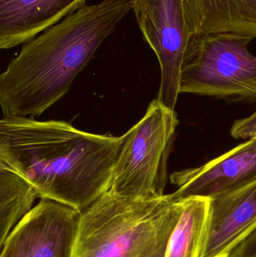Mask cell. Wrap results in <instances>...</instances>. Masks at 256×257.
Wrapping results in <instances>:
<instances>
[{"mask_svg":"<svg viewBox=\"0 0 256 257\" xmlns=\"http://www.w3.org/2000/svg\"><path fill=\"white\" fill-rule=\"evenodd\" d=\"M123 138L81 131L63 120L4 116L0 162L39 198L83 212L111 188Z\"/></svg>","mask_w":256,"mask_h":257,"instance_id":"obj_1","label":"cell"},{"mask_svg":"<svg viewBox=\"0 0 256 257\" xmlns=\"http://www.w3.org/2000/svg\"><path fill=\"white\" fill-rule=\"evenodd\" d=\"M131 9L132 0L86 5L24 44L0 75L3 115L39 117L58 102Z\"/></svg>","mask_w":256,"mask_h":257,"instance_id":"obj_2","label":"cell"},{"mask_svg":"<svg viewBox=\"0 0 256 257\" xmlns=\"http://www.w3.org/2000/svg\"><path fill=\"white\" fill-rule=\"evenodd\" d=\"M180 211L171 194L135 199L109 190L81 212L72 257H166Z\"/></svg>","mask_w":256,"mask_h":257,"instance_id":"obj_3","label":"cell"},{"mask_svg":"<svg viewBox=\"0 0 256 257\" xmlns=\"http://www.w3.org/2000/svg\"><path fill=\"white\" fill-rule=\"evenodd\" d=\"M252 39L234 33L192 36L182 67L180 93L256 105V56L247 48Z\"/></svg>","mask_w":256,"mask_h":257,"instance_id":"obj_4","label":"cell"},{"mask_svg":"<svg viewBox=\"0 0 256 257\" xmlns=\"http://www.w3.org/2000/svg\"><path fill=\"white\" fill-rule=\"evenodd\" d=\"M178 125L175 110L157 99L152 101L141 120L122 136L110 190L129 199L163 196L168 159Z\"/></svg>","mask_w":256,"mask_h":257,"instance_id":"obj_5","label":"cell"},{"mask_svg":"<svg viewBox=\"0 0 256 257\" xmlns=\"http://www.w3.org/2000/svg\"><path fill=\"white\" fill-rule=\"evenodd\" d=\"M132 5L140 30L160 66L161 82L156 99L175 110L183 60L192 37L185 0H132Z\"/></svg>","mask_w":256,"mask_h":257,"instance_id":"obj_6","label":"cell"},{"mask_svg":"<svg viewBox=\"0 0 256 257\" xmlns=\"http://www.w3.org/2000/svg\"><path fill=\"white\" fill-rule=\"evenodd\" d=\"M81 212L41 199L13 228L0 257H72Z\"/></svg>","mask_w":256,"mask_h":257,"instance_id":"obj_7","label":"cell"},{"mask_svg":"<svg viewBox=\"0 0 256 257\" xmlns=\"http://www.w3.org/2000/svg\"><path fill=\"white\" fill-rule=\"evenodd\" d=\"M256 180V137L198 167L177 171L170 181L177 187L174 199H213Z\"/></svg>","mask_w":256,"mask_h":257,"instance_id":"obj_8","label":"cell"},{"mask_svg":"<svg viewBox=\"0 0 256 257\" xmlns=\"http://www.w3.org/2000/svg\"><path fill=\"white\" fill-rule=\"evenodd\" d=\"M256 229V180L210 199L207 230L200 257H229Z\"/></svg>","mask_w":256,"mask_h":257,"instance_id":"obj_9","label":"cell"},{"mask_svg":"<svg viewBox=\"0 0 256 257\" xmlns=\"http://www.w3.org/2000/svg\"><path fill=\"white\" fill-rule=\"evenodd\" d=\"M86 0H0V48L33 40L75 13Z\"/></svg>","mask_w":256,"mask_h":257,"instance_id":"obj_10","label":"cell"},{"mask_svg":"<svg viewBox=\"0 0 256 257\" xmlns=\"http://www.w3.org/2000/svg\"><path fill=\"white\" fill-rule=\"evenodd\" d=\"M191 35L234 33L256 38V0H185Z\"/></svg>","mask_w":256,"mask_h":257,"instance_id":"obj_11","label":"cell"},{"mask_svg":"<svg viewBox=\"0 0 256 257\" xmlns=\"http://www.w3.org/2000/svg\"><path fill=\"white\" fill-rule=\"evenodd\" d=\"M179 200L181 211L170 238L166 257H200L208 223L210 199L193 196Z\"/></svg>","mask_w":256,"mask_h":257,"instance_id":"obj_12","label":"cell"},{"mask_svg":"<svg viewBox=\"0 0 256 257\" xmlns=\"http://www.w3.org/2000/svg\"><path fill=\"white\" fill-rule=\"evenodd\" d=\"M37 192L24 178L0 162V246L33 208Z\"/></svg>","mask_w":256,"mask_h":257,"instance_id":"obj_13","label":"cell"},{"mask_svg":"<svg viewBox=\"0 0 256 257\" xmlns=\"http://www.w3.org/2000/svg\"><path fill=\"white\" fill-rule=\"evenodd\" d=\"M231 135L234 139L256 137V111L249 117L236 120L231 126Z\"/></svg>","mask_w":256,"mask_h":257,"instance_id":"obj_14","label":"cell"},{"mask_svg":"<svg viewBox=\"0 0 256 257\" xmlns=\"http://www.w3.org/2000/svg\"><path fill=\"white\" fill-rule=\"evenodd\" d=\"M229 257H256V229L234 249Z\"/></svg>","mask_w":256,"mask_h":257,"instance_id":"obj_15","label":"cell"}]
</instances>
